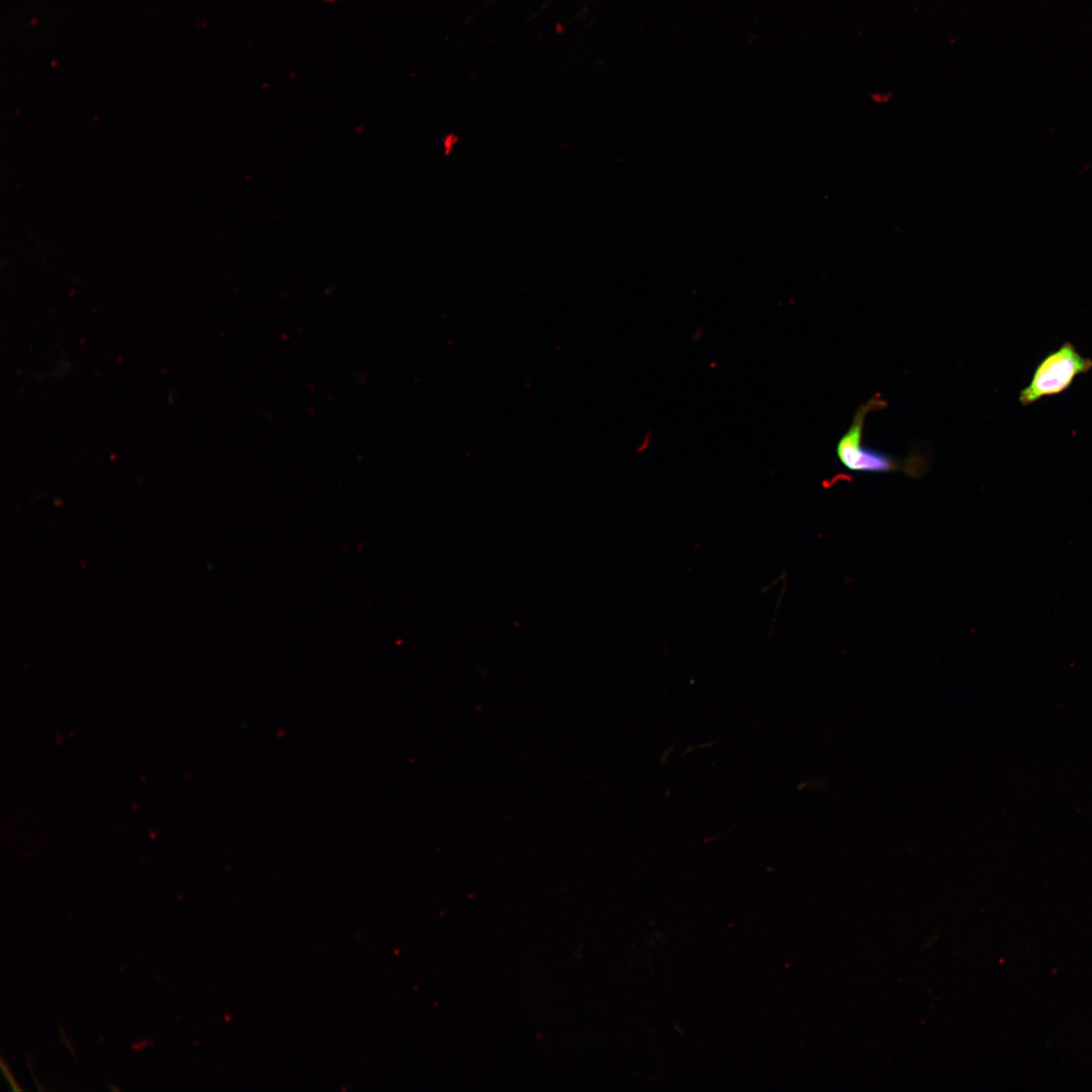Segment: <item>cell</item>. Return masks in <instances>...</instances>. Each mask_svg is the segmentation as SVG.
I'll list each match as a JSON object with an SVG mask.
<instances>
[{
  "label": "cell",
  "mask_w": 1092,
  "mask_h": 1092,
  "mask_svg": "<svg viewBox=\"0 0 1092 1092\" xmlns=\"http://www.w3.org/2000/svg\"><path fill=\"white\" fill-rule=\"evenodd\" d=\"M1 1065H2L3 1074L7 1078L10 1085L12 1086V1089L17 1090V1091L20 1090V1088L17 1086V1083H15L14 1079L11 1077L12 1075L10 1073V1070L4 1065L3 1061H1Z\"/></svg>",
  "instance_id": "obj_3"
},
{
  "label": "cell",
  "mask_w": 1092,
  "mask_h": 1092,
  "mask_svg": "<svg viewBox=\"0 0 1092 1092\" xmlns=\"http://www.w3.org/2000/svg\"><path fill=\"white\" fill-rule=\"evenodd\" d=\"M1092 369V359L1084 357L1072 342H1065L1046 354L1036 365L1028 384L1018 395L1027 406L1043 397L1059 395L1069 389L1079 375Z\"/></svg>",
  "instance_id": "obj_2"
},
{
  "label": "cell",
  "mask_w": 1092,
  "mask_h": 1092,
  "mask_svg": "<svg viewBox=\"0 0 1092 1092\" xmlns=\"http://www.w3.org/2000/svg\"><path fill=\"white\" fill-rule=\"evenodd\" d=\"M886 405L887 402L880 397H873L860 404L848 430L837 442L836 455L842 465L851 471L867 473L904 471L910 475H917L922 471L921 458L913 455L907 460H900L891 454L861 444L866 417L871 412L881 410Z\"/></svg>",
  "instance_id": "obj_1"
}]
</instances>
